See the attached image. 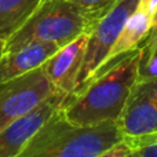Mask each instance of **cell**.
I'll use <instances>...</instances> for the list:
<instances>
[{"label": "cell", "instance_id": "8fae6325", "mask_svg": "<svg viewBox=\"0 0 157 157\" xmlns=\"http://www.w3.org/2000/svg\"><path fill=\"white\" fill-rule=\"evenodd\" d=\"M41 0H0V40L7 41L32 17Z\"/></svg>", "mask_w": 157, "mask_h": 157}, {"label": "cell", "instance_id": "7a4b0ae2", "mask_svg": "<svg viewBox=\"0 0 157 157\" xmlns=\"http://www.w3.org/2000/svg\"><path fill=\"white\" fill-rule=\"evenodd\" d=\"M121 138L117 123L77 125L58 108L33 134L18 157H95Z\"/></svg>", "mask_w": 157, "mask_h": 157}, {"label": "cell", "instance_id": "52a82bcc", "mask_svg": "<svg viewBox=\"0 0 157 157\" xmlns=\"http://www.w3.org/2000/svg\"><path fill=\"white\" fill-rule=\"evenodd\" d=\"M87 40L88 33L80 35L71 43L61 47L43 65L54 90L66 97L73 95L77 90Z\"/></svg>", "mask_w": 157, "mask_h": 157}, {"label": "cell", "instance_id": "9a60e30c", "mask_svg": "<svg viewBox=\"0 0 157 157\" xmlns=\"http://www.w3.org/2000/svg\"><path fill=\"white\" fill-rule=\"evenodd\" d=\"M156 48H157V10L152 15V26H150L149 36L144 41V44L139 47V51H141V55L146 57V55H152L156 51Z\"/></svg>", "mask_w": 157, "mask_h": 157}, {"label": "cell", "instance_id": "2e32d148", "mask_svg": "<svg viewBox=\"0 0 157 157\" xmlns=\"http://www.w3.org/2000/svg\"><path fill=\"white\" fill-rule=\"evenodd\" d=\"M139 7H142L152 17L157 10V0H139Z\"/></svg>", "mask_w": 157, "mask_h": 157}, {"label": "cell", "instance_id": "ba28073f", "mask_svg": "<svg viewBox=\"0 0 157 157\" xmlns=\"http://www.w3.org/2000/svg\"><path fill=\"white\" fill-rule=\"evenodd\" d=\"M66 95L55 91L30 113L0 131V157H18L32 135L47 119L61 108Z\"/></svg>", "mask_w": 157, "mask_h": 157}, {"label": "cell", "instance_id": "6da1fadb", "mask_svg": "<svg viewBox=\"0 0 157 157\" xmlns=\"http://www.w3.org/2000/svg\"><path fill=\"white\" fill-rule=\"evenodd\" d=\"M138 65L139 48L117 58L80 92L65 98L61 105L63 116L77 125L117 123L138 78Z\"/></svg>", "mask_w": 157, "mask_h": 157}, {"label": "cell", "instance_id": "30bf717a", "mask_svg": "<svg viewBox=\"0 0 157 157\" xmlns=\"http://www.w3.org/2000/svg\"><path fill=\"white\" fill-rule=\"evenodd\" d=\"M150 26H152V17L142 7H139L138 4L136 10L130 15V18L127 19L123 30L120 32L119 37H117L116 43L113 44V47H112L105 63L98 69L97 73L94 75V77L97 75L102 73L103 71H106L117 58L139 48L144 44V41L146 40V37L149 36Z\"/></svg>", "mask_w": 157, "mask_h": 157}, {"label": "cell", "instance_id": "7c38bea8", "mask_svg": "<svg viewBox=\"0 0 157 157\" xmlns=\"http://www.w3.org/2000/svg\"><path fill=\"white\" fill-rule=\"evenodd\" d=\"M69 2L76 6L90 21L91 26H94L105 14H108L113 8L117 0H69Z\"/></svg>", "mask_w": 157, "mask_h": 157}, {"label": "cell", "instance_id": "ac0fdd59", "mask_svg": "<svg viewBox=\"0 0 157 157\" xmlns=\"http://www.w3.org/2000/svg\"><path fill=\"white\" fill-rule=\"evenodd\" d=\"M156 52H157V48H156Z\"/></svg>", "mask_w": 157, "mask_h": 157}, {"label": "cell", "instance_id": "8992f818", "mask_svg": "<svg viewBox=\"0 0 157 157\" xmlns=\"http://www.w3.org/2000/svg\"><path fill=\"white\" fill-rule=\"evenodd\" d=\"M117 124L123 138L157 132V80L136 78Z\"/></svg>", "mask_w": 157, "mask_h": 157}, {"label": "cell", "instance_id": "4fadbf2b", "mask_svg": "<svg viewBox=\"0 0 157 157\" xmlns=\"http://www.w3.org/2000/svg\"><path fill=\"white\" fill-rule=\"evenodd\" d=\"M123 139L132 147L134 157H157V132Z\"/></svg>", "mask_w": 157, "mask_h": 157}, {"label": "cell", "instance_id": "e0dca14e", "mask_svg": "<svg viewBox=\"0 0 157 157\" xmlns=\"http://www.w3.org/2000/svg\"><path fill=\"white\" fill-rule=\"evenodd\" d=\"M4 47H6V41H3V40H0V55L4 52Z\"/></svg>", "mask_w": 157, "mask_h": 157}, {"label": "cell", "instance_id": "5bb4252c", "mask_svg": "<svg viewBox=\"0 0 157 157\" xmlns=\"http://www.w3.org/2000/svg\"><path fill=\"white\" fill-rule=\"evenodd\" d=\"M95 157H134V150L121 138L119 142L113 144L112 146H109L108 149H105Z\"/></svg>", "mask_w": 157, "mask_h": 157}, {"label": "cell", "instance_id": "277c9868", "mask_svg": "<svg viewBox=\"0 0 157 157\" xmlns=\"http://www.w3.org/2000/svg\"><path fill=\"white\" fill-rule=\"evenodd\" d=\"M138 4L139 0H117L113 8L105 14L88 32L86 54L78 77V86L75 94L80 92L92 80L98 69L105 63L120 32L130 15L136 10Z\"/></svg>", "mask_w": 157, "mask_h": 157}, {"label": "cell", "instance_id": "3957f363", "mask_svg": "<svg viewBox=\"0 0 157 157\" xmlns=\"http://www.w3.org/2000/svg\"><path fill=\"white\" fill-rule=\"evenodd\" d=\"M91 28L84 14L69 0H41L32 17L6 41L4 51L33 41L63 47Z\"/></svg>", "mask_w": 157, "mask_h": 157}, {"label": "cell", "instance_id": "9c48e42d", "mask_svg": "<svg viewBox=\"0 0 157 157\" xmlns=\"http://www.w3.org/2000/svg\"><path fill=\"white\" fill-rule=\"evenodd\" d=\"M61 47L54 43H28L0 55V84L41 68Z\"/></svg>", "mask_w": 157, "mask_h": 157}, {"label": "cell", "instance_id": "5b68a950", "mask_svg": "<svg viewBox=\"0 0 157 157\" xmlns=\"http://www.w3.org/2000/svg\"><path fill=\"white\" fill-rule=\"evenodd\" d=\"M55 92L44 68L0 84V131L36 109Z\"/></svg>", "mask_w": 157, "mask_h": 157}]
</instances>
